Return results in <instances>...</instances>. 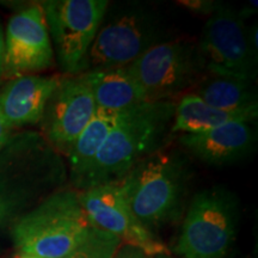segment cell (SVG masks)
<instances>
[{
  "instance_id": "cell-1",
  "label": "cell",
  "mask_w": 258,
  "mask_h": 258,
  "mask_svg": "<svg viewBox=\"0 0 258 258\" xmlns=\"http://www.w3.org/2000/svg\"><path fill=\"white\" fill-rule=\"evenodd\" d=\"M176 102H144L121 111L76 190L118 184L139 161L167 146Z\"/></svg>"
},
{
  "instance_id": "cell-2",
  "label": "cell",
  "mask_w": 258,
  "mask_h": 258,
  "mask_svg": "<svg viewBox=\"0 0 258 258\" xmlns=\"http://www.w3.org/2000/svg\"><path fill=\"white\" fill-rule=\"evenodd\" d=\"M192 179L186 153L165 146L139 161L118 186L138 220L156 233L182 215Z\"/></svg>"
},
{
  "instance_id": "cell-3",
  "label": "cell",
  "mask_w": 258,
  "mask_h": 258,
  "mask_svg": "<svg viewBox=\"0 0 258 258\" xmlns=\"http://www.w3.org/2000/svg\"><path fill=\"white\" fill-rule=\"evenodd\" d=\"M92 227L80 202V192L67 185L18 218L12 227V239L19 253L64 258Z\"/></svg>"
},
{
  "instance_id": "cell-4",
  "label": "cell",
  "mask_w": 258,
  "mask_h": 258,
  "mask_svg": "<svg viewBox=\"0 0 258 258\" xmlns=\"http://www.w3.org/2000/svg\"><path fill=\"white\" fill-rule=\"evenodd\" d=\"M171 38L165 19L153 5L143 2L109 3L84 72L128 66L151 48Z\"/></svg>"
},
{
  "instance_id": "cell-5",
  "label": "cell",
  "mask_w": 258,
  "mask_h": 258,
  "mask_svg": "<svg viewBox=\"0 0 258 258\" xmlns=\"http://www.w3.org/2000/svg\"><path fill=\"white\" fill-rule=\"evenodd\" d=\"M239 205L222 185L192 196L173 252L180 258H225L237 233Z\"/></svg>"
},
{
  "instance_id": "cell-6",
  "label": "cell",
  "mask_w": 258,
  "mask_h": 258,
  "mask_svg": "<svg viewBox=\"0 0 258 258\" xmlns=\"http://www.w3.org/2000/svg\"><path fill=\"white\" fill-rule=\"evenodd\" d=\"M146 102L172 101L208 77L198 42L173 37L157 44L128 64Z\"/></svg>"
},
{
  "instance_id": "cell-7",
  "label": "cell",
  "mask_w": 258,
  "mask_h": 258,
  "mask_svg": "<svg viewBox=\"0 0 258 258\" xmlns=\"http://www.w3.org/2000/svg\"><path fill=\"white\" fill-rule=\"evenodd\" d=\"M200 56L208 76L254 82L258 53L240 11L220 4L203 27L198 42Z\"/></svg>"
},
{
  "instance_id": "cell-8",
  "label": "cell",
  "mask_w": 258,
  "mask_h": 258,
  "mask_svg": "<svg viewBox=\"0 0 258 258\" xmlns=\"http://www.w3.org/2000/svg\"><path fill=\"white\" fill-rule=\"evenodd\" d=\"M41 4L61 72L63 76L82 74L109 2L49 0Z\"/></svg>"
},
{
  "instance_id": "cell-9",
  "label": "cell",
  "mask_w": 258,
  "mask_h": 258,
  "mask_svg": "<svg viewBox=\"0 0 258 258\" xmlns=\"http://www.w3.org/2000/svg\"><path fill=\"white\" fill-rule=\"evenodd\" d=\"M80 192V202L93 227L117 237L123 245L151 257L171 254L167 245L147 230L129 208L118 184L99 185Z\"/></svg>"
},
{
  "instance_id": "cell-10",
  "label": "cell",
  "mask_w": 258,
  "mask_h": 258,
  "mask_svg": "<svg viewBox=\"0 0 258 258\" xmlns=\"http://www.w3.org/2000/svg\"><path fill=\"white\" fill-rule=\"evenodd\" d=\"M4 40V80L30 76L53 64L54 51L42 4L24 6L12 16Z\"/></svg>"
},
{
  "instance_id": "cell-11",
  "label": "cell",
  "mask_w": 258,
  "mask_h": 258,
  "mask_svg": "<svg viewBox=\"0 0 258 258\" xmlns=\"http://www.w3.org/2000/svg\"><path fill=\"white\" fill-rule=\"evenodd\" d=\"M96 103L83 74L63 76L42 116L43 139L66 157L96 111Z\"/></svg>"
},
{
  "instance_id": "cell-12",
  "label": "cell",
  "mask_w": 258,
  "mask_h": 258,
  "mask_svg": "<svg viewBox=\"0 0 258 258\" xmlns=\"http://www.w3.org/2000/svg\"><path fill=\"white\" fill-rule=\"evenodd\" d=\"M254 122L232 121L199 134L179 135L185 152L212 166H226L244 160L257 145Z\"/></svg>"
},
{
  "instance_id": "cell-13",
  "label": "cell",
  "mask_w": 258,
  "mask_h": 258,
  "mask_svg": "<svg viewBox=\"0 0 258 258\" xmlns=\"http://www.w3.org/2000/svg\"><path fill=\"white\" fill-rule=\"evenodd\" d=\"M62 74L18 77L9 80L0 90V114L14 131L40 123L50 96L59 85Z\"/></svg>"
},
{
  "instance_id": "cell-14",
  "label": "cell",
  "mask_w": 258,
  "mask_h": 258,
  "mask_svg": "<svg viewBox=\"0 0 258 258\" xmlns=\"http://www.w3.org/2000/svg\"><path fill=\"white\" fill-rule=\"evenodd\" d=\"M82 74L89 84L97 108L120 112L146 102L128 66L90 70Z\"/></svg>"
},
{
  "instance_id": "cell-15",
  "label": "cell",
  "mask_w": 258,
  "mask_h": 258,
  "mask_svg": "<svg viewBox=\"0 0 258 258\" xmlns=\"http://www.w3.org/2000/svg\"><path fill=\"white\" fill-rule=\"evenodd\" d=\"M120 115L121 111L115 112L96 108L92 118L83 129L64 157L67 160L69 184L71 188L76 189L88 172L109 133L118 121Z\"/></svg>"
},
{
  "instance_id": "cell-16",
  "label": "cell",
  "mask_w": 258,
  "mask_h": 258,
  "mask_svg": "<svg viewBox=\"0 0 258 258\" xmlns=\"http://www.w3.org/2000/svg\"><path fill=\"white\" fill-rule=\"evenodd\" d=\"M192 91L219 110L258 117V92L254 82L208 76Z\"/></svg>"
},
{
  "instance_id": "cell-17",
  "label": "cell",
  "mask_w": 258,
  "mask_h": 258,
  "mask_svg": "<svg viewBox=\"0 0 258 258\" xmlns=\"http://www.w3.org/2000/svg\"><path fill=\"white\" fill-rule=\"evenodd\" d=\"M257 117L213 108L194 93H186L176 103L171 133L199 134L232 121L256 122Z\"/></svg>"
},
{
  "instance_id": "cell-18",
  "label": "cell",
  "mask_w": 258,
  "mask_h": 258,
  "mask_svg": "<svg viewBox=\"0 0 258 258\" xmlns=\"http://www.w3.org/2000/svg\"><path fill=\"white\" fill-rule=\"evenodd\" d=\"M121 245L117 237L92 227L82 243L64 258H114Z\"/></svg>"
},
{
  "instance_id": "cell-19",
  "label": "cell",
  "mask_w": 258,
  "mask_h": 258,
  "mask_svg": "<svg viewBox=\"0 0 258 258\" xmlns=\"http://www.w3.org/2000/svg\"><path fill=\"white\" fill-rule=\"evenodd\" d=\"M180 4H184L186 9L192 10L195 12H201V14L211 15L217 8L219 3L208 2V0H196V2H180Z\"/></svg>"
},
{
  "instance_id": "cell-20",
  "label": "cell",
  "mask_w": 258,
  "mask_h": 258,
  "mask_svg": "<svg viewBox=\"0 0 258 258\" xmlns=\"http://www.w3.org/2000/svg\"><path fill=\"white\" fill-rule=\"evenodd\" d=\"M114 258H152L144 252V251L137 249V247L129 246V245H121L117 253Z\"/></svg>"
},
{
  "instance_id": "cell-21",
  "label": "cell",
  "mask_w": 258,
  "mask_h": 258,
  "mask_svg": "<svg viewBox=\"0 0 258 258\" xmlns=\"http://www.w3.org/2000/svg\"><path fill=\"white\" fill-rule=\"evenodd\" d=\"M12 138V129L9 127V124L6 123V121L3 117V115L0 114V150L9 143L10 139Z\"/></svg>"
},
{
  "instance_id": "cell-22",
  "label": "cell",
  "mask_w": 258,
  "mask_h": 258,
  "mask_svg": "<svg viewBox=\"0 0 258 258\" xmlns=\"http://www.w3.org/2000/svg\"><path fill=\"white\" fill-rule=\"evenodd\" d=\"M4 56H5V40L4 32L0 25V82L4 80Z\"/></svg>"
},
{
  "instance_id": "cell-23",
  "label": "cell",
  "mask_w": 258,
  "mask_h": 258,
  "mask_svg": "<svg viewBox=\"0 0 258 258\" xmlns=\"http://www.w3.org/2000/svg\"><path fill=\"white\" fill-rule=\"evenodd\" d=\"M12 213L9 211L8 208L5 207V206H3L2 203H0V225L3 224V222H5L6 220H8L9 218L12 217Z\"/></svg>"
},
{
  "instance_id": "cell-24",
  "label": "cell",
  "mask_w": 258,
  "mask_h": 258,
  "mask_svg": "<svg viewBox=\"0 0 258 258\" xmlns=\"http://www.w3.org/2000/svg\"><path fill=\"white\" fill-rule=\"evenodd\" d=\"M14 258H37V257H34V256H29V254H24V253H17Z\"/></svg>"
},
{
  "instance_id": "cell-25",
  "label": "cell",
  "mask_w": 258,
  "mask_h": 258,
  "mask_svg": "<svg viewBox=\"0 0 258 258\" xmlns=\"http://www.w3.org/2000/svg\"><path fill=\"white\" fill-rule=\"evenodd\" d=\"M156 258H175L172 256V253L171 254H159V256H156Z\"/></svg>"
}]
</instances>
